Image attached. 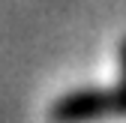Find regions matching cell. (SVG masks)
<instances>
[{
	"label": "cell",
	"mask_w": 126,
	"mask_h": 123,
	"mask_svg": "<svg viewBox=\"0 0 126 123\" xmlns=\"http://www.w3.org/2000/svg\"><path fill=\"white\" fill-rule=\"evenodd\" d=\"M108 114H117V93L114 90H99V87L69 90L60 99H54L48 108L51 123H93Z\"/></svg>",
	"instance_id": "cell-1"
},
{
	"label": "cell",
	"mask_w": 126,
	"mask_h": 123,
	"mask_svg": "<svg viewBox=\"0 0 126 123\" xmlns=\"http://www.w3.org/2000/svg\"><path fill=\"white\" fill-rule=\"evenodd\" d=\"M114 93H117V114H126V39L120 45V87Z\"/></svg>",
	"instance_id": "cell-2"
}]
</instances>
